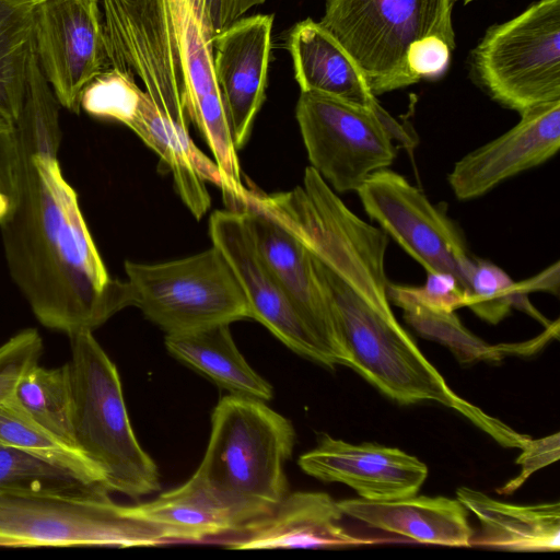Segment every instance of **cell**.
Listing matches in <instances>:
<instances>
[{
  "label": "cell",
  "instance_id": "6da1fadb",
  "mask_svg": "<svg viewBox=\"0 0 560 560\" xmlns=\"http://www.w3.org/2000/svg\"><path fill=\"white\" fill-rule=\"evenodd\" d=\"M60 104L31 57L22 112L18 200L0 224L10 275L38 322L72 335L129 306L125 281L112 279L57 158Z\"/></svg>",
  "mask_w": 560,
  "mask_h": 560
},
{
  "label": "cell",
  "instance_id": "7a4b0ae2",
  "mask_svg": "<svg viewBox=\"0 0 560 560\" xmlns=\"http://www.w3.org/2000/svg\"><path fill=\"white\" fill-rule=\"evenodd\" d=\"M337 320L350 369L393 400L436 401L453 408L505 447H521L520 434L455 394L397 320L388 298L385 255L352 247L317 269Z\"/></svg>",
  "mask_w": 560,
  "mask_h": 560
},
{
  "label": "cell",
  "instance_id": "3957f363",
  "mask_svg": "<svg viewBox=\"0 0 560 560\" xmlns=\"http://www.w3.org/2000/svg\"><path fill=\"white\" fill-rule=\"evenodd\" d=\"M265 402L232 394L222 397L212 411L208 446L194 474L232 512L240 530L269 515L288 494L284 466L295 431L290 420Z\"/></svg>",
  "mask_w": 560,
  "mask_h": 560
},
{
  "label": "cell",
  "instance_id": "277c9868",
  "mask_svg": "<svg viewBox=\"0 0 560 560\" xmlns=\"http://www.w3.org/2000/svg\"><path fill=\"white\" fill-rule=\"evenodd\" d=\"M69 337L75 448L109 492L139 499L158 491L160 472L130 424L116 365L92 330Z\"/></svg>",
  "mask_w": 560,
  "mask_h": 560
},
{
  "label": "cell",
  "instance_id": "5b68a950",
  "mask_svg": "<svg viewBox=\"0 0 560 560\" xmlns=\"http://www.w3.org/2000/svg\"><path fill=\"white\" fill-rule=\"evenodd\" d=\"M455 0H326L319 23L348 50L375 96L419 82L407 54L427 36L456 47Z\"/></svg>",
  "mask_w": 560,
  "mask_h": 560
},
{
  "label": "cell",
  "instance_id": "8992f818",
  "mask_svg": "<svg viewBox=\"0 0 560 560\" xmlns=\"http://www.w3.org/2000/svg\"><path fill=\"white\" fill-rule=\"evenodd\" d=\"M472 80L501 106L524 112L560 101V0H538L490 26L470 51Z\"/></svg>",
  "mask_w": 560,
  "mask_h": 560
},
{
  "label": "cell",
  "instance_id": "52a82bcc",
  "mask_svg": "<svg viewBox=\"0 0 560 560\" xmlns=\"http://www.w3.org/2000/svg\"><path fill=\"white\" fill-rule=\"evenodd\" d=\"M129 306L139 307L166 335L250 318L245 294L223 254H199L160 264L125 262Z\"/></svg>",
  "mask_w": 560,
  "mask_h": 560
},
{
  "label": "cell",
  "instance_id": "ba28073f",
  "mask_svg": "<svg viewBox=\"0 0 560 560\" xmlns=\"http://www.w3.org/2000/svg\"><path fill=\"white\" fill-rule=\"evenodd\" d=\"M173 535L136 516L108 492L71 497L0 492V546L150 547Z\"/></svg>",
  "mask_w": 560,
  "mask_h": 560
},
{
  "label": "cell",
  "instance_id": "9c48e42d",
  "mask_svg": "<svg viewBox=\"0 0 560 560\" xmlns=\"http://www.w3.org/2000/svg\"><path fill=\"white\" fill-rule=\"evenodd\" d=\"M295 118L311 167L335 192L357 191L371 174L390 166L397 154L393 140L412 144L385 109L317 92L300 93Z\"/></svg>",
  "mask_w": 560,
  "mask_h": 560
},
{
  "label": "cell",
  "instance_id": "30bf717a",
  "mask_svg": "<svg viewBox=\"0 0 560 560\" xmlns=\"http://www.w3.org/2000/svg\"><path fill=\"white\" fill-rule=\"evenodd\" d=\"M357 194L364 211L387 236L427 272L452 275L468 299L475 259L445 212L402 175L387 168L371 174Z\"/></svg>",
  "mask_w": 560,
  "mask_h": 560
},
{
  "label": "cell",
  "instance_id": "8fae6325",
  "mask_svg": "<svg viewBox=\"0 0 560 560\" xmlns=\"http://www.w3.org/2000/svg\"><path fill=\"white\" fill-rule=\"evenodd\" d=\"M185 86V108L232 189L244 195L242 171L217 84L211 16L205 0H166ZM230 196V197H231Z\"/></svg>",
  "mask_w": 560,
  "mask_h": 560
},
{
  "label": "cell",
  "instance_id": "7c38bea8",
  "mask_svg": "<svg viewBox=\"0 0 560 560\" xmlns=\"http://www.w3.org/2000/svg\"><path fill=\"white\" fill-rule=\"evenodd\" d=\"M35 54L60 106L79 114L83 90L109 69L100 0H42L35 7Z\"/></svg>",
  "mask_w": 560,
  "mask_h": 560
},
{
  "label": "cell",
  "instance_id": "4fadbf2b",
  "mask_svg": "<svg viewBox=\"0 0 560 560\" xmlns=\"http://www.w3.org/2000/svg\"><path fill=\"white\" fill-rule=\"evenodd\" d=\"M209 236L240 282L250 318L295 353L334 369L337 361L301 319L262 261L245 212L229 208L215 210L209 219Z\"/></svg>",
  "mask_w": 560,
  "mask_h": 560
},
{
  "label": "cell",
  "instance_id": "5bb4252c",
  "mask_svg": "<svg viewBox=\"0 0 560 560\" xmlns=\"http://www.w3.org/2000/svg\"><path fill=\"white\" fill-rule=\"evenodd\" d=\"M520 116V121L510 130L455 163L447 180L457 199L481 197L558 152L560 101L530 108Z\"/></svg>",
  "mask_w": 560,
  "mask_h": 560
},
{
  "label": "cell",
  "instance_id": "9a60e30c",
  "mask_svg": "<svg viewBox=\"0 0 560 560\" xmlns=\"http://www.w3.org/2000/svg\"><path fill=\"white\" fill-rule=\"evenodd\" d=\"M272 24V14L241 18L213 39L214 75L236 150L266 98Z\"/></svg>",
  "mask_w": 560,
  "mask_h": 560
},
{
  "label": "cell",
  "instance_id": "2e32d148",
  "mask_svg": "<svg viewBox=\"0 0 560 560\" xmlns=\"http://www.w3.org/2000/svg\"><path fill=\"white\" fill-rule=\"evenodd\" d=\"M228 208L245 212L262 261L301 319L337 364L350 368L337 320L305 247L260 210L246 203H234Z\"/></svg>",
  "mask_w": 560,
  "mask_h": 560
},
{
  "label": "cell",
  "instance_id": "e0dca14e",
  "mask_svg": "<svg viewBox=\"0 0 560 560\" xmlns=\"http://www.w3.org/2000/svg\"><path fill=\"white\" fill-rule=\"evenodd\" d=\"M300 468L325 482L352 488L361 499L382 501L417 494L427 465L397 447L352 444L323 434L315 448L299 457Z\"/></svg>",
  "mask_w": 560,
  "mask_h": 560
},
{
  "label": "cell",
  "instance_id": "ac0fdd59",
  "mask_svg": "<svg viewBox=\"0 0 560 560\" xmlns=\"http://www.w3.org/2000/svg\"><path fill=\"white\" fill-rule=\"evenodd\" d=\"M339 504L325 492L288 493L267 516L219 539L226 549L338 548L373 544L341 525Z\"/></svg>",
  "mask_w": 560,
  "mask_h": 560
},
{
  "label": "cell",
  "instance_id": "d6986e66",
  "mask_svg": "<svg viewBox=\"0 0 560 560\" xmlns=\"http://www.w3.org/2000/svg\"><path fill=\"white\" fill-rule=\"evenodd\" d=\"M128 128L171 171L179 198L197 220L211 206L207 183L219 187L224 198L231 196L232 189L225 176L218 164L196 147L189 128L162 114L145 92Z\"/></svg>",
  "mask_w": 560,
  "mask_h": 560
},
{
  "label": "cell",
  "instance_id": "ffe728a7",
  "mask_svg": "<svg viewBox=\"0 0 560 560\" xmlns=\"http://www.w3.org/2000/svg\"><path fill=\"white\" fill-rule=\"evenodd\" d=\"M338 504L345 515L371 528L420 544L471 547L475 532L458 499L412 494L382 501L347 499Z\"/></svg>",
  "mask_w": 560,
  "mask_h": 560
},
{
  "label": "cell",
  "instance_id": "44dd1931",
  "mask_svg": "<svg viewBox=\"0 0 560 560\" xmlns=\"http://www.w3.org/2000/svg\"><path fill=\"white\" fill-rule=\"evenodd\" d=\"M287 46L301 92H317L384 110L357 61L319 22H298L289 33Z\"/></svg>",
  "mask_w": 560,
  "mask_h": 560
},
{
  "label": "cell",
  "instance_id": "7402d4cb",
  "mask_svg": "<svg viewBox=\"0 0 560 560\" xmlns=\"http://www.w3.org/2000/svg\"><path fill=\"white\" fill-rule=\"evenodd\" d=\"M456 495L480 523L470 546L511 551L560 549L559 502L511 504L467 487L458 488Z\"/></svg>",
  "mask_w": 560,
  "mask_h": 560
},
{
  "label": "cell",
  "instance_id": "603a6c76",
  "mask_svg": "<svg viewBox=\"0 0 560 560\" xmlns=\"http://www.w3.org/2000/svg\"><path fill=\"white\" fill-rule=\"evenodd\" d=\"M143 521L168 530L182 542H217L241 529L235 516L192 475L152 501L129 505Z\"/></svg>",
  "mask_w": 560,
  "mask_h": 560
},
{
  "label": "cell",
  "instance_id": "cb8c5ba5",
  "mask_svg": "<svg viewBox=\"0 0 560 560\" xmlns=\"http://www.w3.org/2000/svg\"><path fill=\"white\" fill-rule=\"evenodd\" d=\"M167 351L232 395L268 401L272 386L257 374L237 349L229 324L165 336Z\"/></svg>",
  "mask_w": 560,
  "mask_h": 560
},
{
  "label": "cell",
  "instance_id": "d4e9b609",
  "mask_svg": "<svg viewBox=\"0 0 560 560\" xmlns=\"http://www.w3.org/2000/svg\"><path fill=\"white\" fill-rule=\"evenodd\" d=\"M35 7L27 0H0V112L14 122L23 108L35 51Z\"/></svg>",
  "mask_w": 560,
  "mask_h": 560
},
{
  "label": "cell",
  "instance_id": "484cf974",
  "mask_svg": "<svg viewBox=\"0 0 560 560\" xmlns=\"http://www.w3.org/2000/svg\"><path fill=\"white\" fill-rule=\"evenodd\" d=\"M13 397L35 421L74 446L73 390L68 363L59 368L32 366L18 382Z\"/></svg>",
  "mask_w": 560,
  "mask_h": 560
},
{
  "label": "cell",
  "instance_id": "4316f807",
  "mask_svg": "<svg viewBox=\"0 0 560 560\" xmlns=\"http://www.w3.org/2000/svg\"><path fill=\"white\" fill-rule=\"evenodd\" d=\"M0 492L71 497L108 492L103 485L24 450L0 441Z\"/></svg>",
  "mask_w": 560,
  "mask_h": 560
},
{
  "label": "cell",
  "instance_id": "83f0119b",
  "mask_svg": "<svg viewBox=\"0 0 560 560\" xmlns=\"http://www.w3.org/2000/svg\"><path fill=\"white\" fill-rule=\"evenodd\" d=\"M390 302L404 311L405 320L422 337L446 346L463 364L477 361H499L510 353L508 345L490 346L471 334L458 319L455 312H438L428 310L409 295L400 284L388 283Z\"/></svg>",
  "mask_w": 560,
  "mask_h": 560
},
{
  "label": "cell",
  "instance_id": "f1b7e54d",
  "mask_svg": "<svg viewBox=\"0 0 560 560\" xmlns=\"http://www.w3.org/2000/svg\"><path fill=\"white\" fill-rule=\"evenodd\" d=\"M0 441L104 486L101 476L83 454L35 421L13 395L0 404Z\"/></svg>",
  "mask_w": 560,
  "mask_h": 560
},
{
  "label": "cell",
  "instance_id": "f546056e",
  "mask_svg": "<svg viewBox=\"0 0 560 560\" xmlns=\"http://www.w3.org/2000/svg\"><path fill=\"white\" fill-rule=\"evenodd\" d=\"M528 293L530 289L526 280L514 282L497 265L475 259L467 307L481 319L498 324L512 308H517L548 327L551 323L530 304Z\"/></svg>",
  "mask_w": 560,
  "mask_h": 560
},
{
  "label": "cell",
  "instance_id": "4dcf8cb0",
  "mask_svg": "<svg viewBox=\"0 0 560 560\" xmlns=\"http://www.w3.org/2000/svg\"><path fill=\"white\" fill-rule=\"evenodd\" d=\"M43 339L37 330L24 329L0 346V404L13 395L22 375L38 364Z\"/></svg>",
  "mask_w": 560,
  "mask_h": 560
},
{
  "label": "cell",
  "instance_id": "1f68e13d",
  "mask_svg": "<svg viewBox=\"0 0 560 560\" xmlns=\"http://www.w3.org/2000/svg\"><path fill=\"white\" fill-rule=\"evenodd\" d=\"M21 160L16 125L0 112V224L11 214L18 200Z\"/></svg>",
  "mask_w": 560,
  "mask_h": 560
},
{
  "label": "cell",
  "instance_id": "d6a6232c",
  "mask_svg": "<svg viewBox=\"0 0 560 560\" xmlns=\"http://www.w3.org/2000/svg\"><path fill=\"white\" fill-rule=\"evenodd\" d=\"M402 291L421 306L438 312H455L467 307L468 299L456 279L445 272H427L423 285L400 284Z\"/></svg>",
  "mask_w": 560,
  "mask_h": 560
},
{
  "label": "cell",
  "instance_id": "836d02e7",
  "mask_svg": "<svg viewBox=\"0 0 560 560\" xmlns=\"http://www.w3.org/2000/svg\"><path fill=\"white\" fill-rule=\"evenodd\" d=\"M520 450L522 452L516 459V464L521 466V472L498 489L501 494L513 493L532 474L559 459L560 434L557 432L536 440L528 438Z\"/></svg>",
  "mask_w": 560,
  "mask_h": 560
},
{
  "label": "cell",
  "instance_id": "e575fe53",
  "mask_svg": "<svg viewBox=\"0 0 560 560\" xmlns=\"http://www.w3.org/2000/svg\"><path fill=\"white\" fill-rule=\"evenodd\" d=\"M453 50L438 36L423 37L415 42L408 50L409 70L418 81L438 79L447 70Z\"/></svg>",
  "mask_w": 560,
  "mask_h": 560
},
{
  "label": "cell",
  "instance_id": "d590c367",
  "mask_svg": "<svg viewBox=\"0 0 560 560\" xmlns=\"http://www.w3.org/2000/svg\"><path fill=\"white\" fill-rule=\"evenodd\" d=\"M265 0H222L221 32Z\"/></svg>",
  "mask_w": 560,
  "mask_h": 560
},
{
  "label": "cell",
  "instance_id": "8d00e7d4",
  "mask_svg": "<svg viewBox=\"0 0 560 560\" xmlns=\"http://www.w3.org/2000/svg\"><path fill=\"white\" fill-rule=\"evenodd\" d=\"M211 21L213 24L214 33L221 32V15H222V0H205Z\"/></svg>",
  "mask_w": 560,
  "mask_h": 560
},
{
  "label": "cell",
  "instance_id": "74e56055",
  "mask_svg": "<svg viewBox=\"0 0 560 560\" xmlns=\"http://www.w3.org/2000/svg\"><path fill=\"white\" fill-rule=\"evenodd\" d=\"M456 1V0H455ZM465 4L477 1V0H462Z\"/></svg>",
  "mask_w": 560,
  "mask_h": 560
},
{
  "label": "cell",
  "instance_id": "f35d334b",
  "mask_svg": "<svg viewBox=\"0 0 560 560\" xmlns=\"http://www.w3.org/2000/svg\"><path fill=\"white\" fill-rule=\"evenodd\" d=\"M27 1H32V2L37 3V2H39V1H42V0H27Z\"/></svg>",
  "mask_w": 560,
  "mask_h": 560
}]
</instances>
